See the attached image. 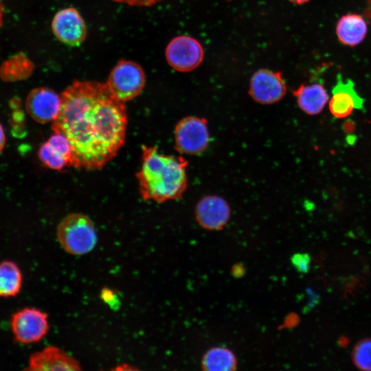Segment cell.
I'll return each mask as SVG.
<instances>
[{"mask_svg":"<svg viewBox=\"0 0 371 371\" xmlns=\"http://www.w3.org/2000/svg\"><path fill=\"white\" fill-rule=\"evenodd\" d=\"M61 107L52 122L54 133L66 136L72 148V167L98 170L124 144L128 117L124 102L107 85L74 80L60 94Z\"/></svg>","mask_w":371,"mask_h":371,"instance_id":"1","label":"cell"},{"mask_svg":"<svg viewBox=\"0 0 371 371\" xmlns=\"http://www.w3.org/2000/svg\"><path fill=\"white\" fill-rule=\"evenodd\" d=\"M187 161L159 153L157 147L142 146V165L135 173L145 201L163 203L181 196L187 186Z\"/></svg>","mask_w":371,"mask_h":371,"instance_id":"2","label":"cell"},{"mask_svg":"<svg viewBox=\"0 0 371 371\" xmlns=\"http://www.w3.org/2000/svg\"><path fill=\"white\" fill-rule=\"evenodd\" d=\"M57 238L67 253L88 254L97 243V233L92 220L86 214L74 212L65 216L57 227Z\"/></svg>","mask_w":371,"mask_h":371,"instance_id":"3","label":"cell"},{"mask_svg":"<svg viewBox=\"0 0 371 371\" xmlns=\"http://www.w3.org/2000/svg\"><path fill=\"white\" fill-rule=\"evenodd\" d=\"M145 83L143 68L137 63L126 59L117 62L106 82L113 95L124 103L137 97L142 92Z\"/></svg>","mask_w":371,"mask_h":371,"instance_id":"4","label":"cell"},{"mask_svg":"<svg viewBox=\"0 0 371 371\" xmlns=\"http://www.w3.org/2000/svg\"><path fill=\"white\" fill-rule=\"evenodd\" d=\"M15 341L30 344L41 341L49 330L48 316L43 311L26 307L14 313L10 320Z\"/></svg>","mask_w":371,"mask_h":371,"instance_id":"5","label":"cell"},{"mask_svg":"<svg viewBox=\"0 0 371 371\" xmlns=\"http://www.w3.org/2000/svg\"><path fill=\"white\" fill-rule=\"evenodd\" d=\"M165 56L172 68L180 72H188L201 63L204 52L196 39L181 35L175 36L168 43Z\"/></svg>","mask_w":371,"mask_h":371,"instance_id":"6","label":"cell"},{"mask_svg":"<svg viewBox=\"0 0 371 371\" xmlns=\"http://www.w3.org/2000/svg\"><path fill=\"white\" fill-rule=\"evenodd\" d=\"M209 141V131L204 119L192 116L185 117L175 127V147L182 153H200L206 148Z\"/></svg>","mask_w":371,"mask_h":371,"instance_id":"7","label":"cell"},{"mask_svg":"<svg viewBox=\"0 0 371 371\" xmlns=\"http://www.w3.org/2000/svg\"><path fill=\"white\" fill-rule=\"evenodd\" d=\"M52 30L56 38L70 46H79L87 36L85 22L74 8L59 10L52 21Z\"/></svg>","mask_w":371,"mask_h":371,"instance_id":"8","label":"cell"},{"mask_svg":"<svg viewBox=\"0 0 371 371\" xmlns=\"http://www.w3.org/2000/svg\"><path fill=\"white\" fill-rule=\"evenodd\" d=\"M286 87L279 71L261 69L251 78L249 94L256 101L269 104L280 101L285 95Z\"/></svg>","mask_w":371,"mask_h":371,"instance_id":"9","label":"cell"},{"mask_svg":"<svg viewBox=\"0 0 371 371\" xmlns=\"http://www.w3.org/2000/svg\"><path fill=\"white\" fill-rule=\"evenodd\" d=\"M61 96L54 90L41 87L32 89L25 100L28 115L36 122H52L58 115L61 107Z\"/></svg>","mask_w":371,"mask_h":371,"instance_id":"10","label":"cell"},{"mask_svg":"<svg viewBox=\"0 0 371 371\" xmlns=\"http://www.w3.org/2000/svg\"><path fill=\"white\" fill-rule=\"evenodd\" d=\"M30 370H80L78 361L56 346H47L32 354L28 361Z\"/></svg>","mask_w":371,"mask_h":371,"instance_id":"11","label":"cell"},{"mask_svg":"<svg viewBox=\"0 0 371 371\" xmlns=\"http://www.w3.org/2000/svg\"><path fill=\"white\" fill-rule=\"evenodd\" d=\"M230 209L223 199L207 196L196 207V216L200 225L207 229L217 230L225 226L229 218Z\"/></svg>","mask_w":371,"mask_h":371,"instance_id":"12","label":"cell"},{"mask_svg":"<svg viewBox=\"0 0 371 371\" xmlns=\"http://www.w3.org/2000/svg\"><path fill=\"white\" fill-rule=\"evenodd\" d=\"M332 93L329 109L336 117L344 118L349 116L354 109H363V99L357 94L354 83L350 80L343 82L339 75Z\"/></svg>","mask_w":371,"mask_h":371,"instance_id":"13","label":"cell"},{"mask_svg":"<svg viewBox=\"0 0 371 371\" xmlns=\"http://www.w3.org/2000/svg\"><path fill=\"white\" fill-rule=\"evenodd\" d=\"M299 107L309 115L319 113L328 100V94L322 84H302L293 91Z\"/></svg>","mask_w":371,"mask_h":371,"instance_id":"14","label":"cell"},{"mask_svg":"<svg viewBox=\"0 0 371 371\" xmlns=\"http://www.w3.org/2000/svg\"><path fill=\"white\" fill-rule=\"evenodd\" d=\"M368 32L364 19L359 14H348L342 16L336 26V34L342 44L355 47L361 43Z\"/></svg>","mask_w":371,"mask_h":371,"instance_id":"15","label":"cell"},{"mask_svg":"<svg viewBox=\"0 0 371 371\" xmlns=\"http://www.w3.org/2000/svg\"><path fill=\"white\" fill-rule=\"evenodd\" d=\"M23 276L19 266L13 261L0 262V297H14L20 292Z\"/></svg>","mask_w":371,"mask_h":371,"instance_id":"16","label":"cell"},{"mask_svg":"<svg viewBox=\"0 0 371 371\" xmlns=\"http://www.w3.org/2000/svg\"><path fill=\"white\" fill-rule=\"evenodd\" d=\"M201 363L203 369L209 371L233 370L237 365L234 353L229 349L221 346L208 350Z\"/></svg>","mask_w":371,"mask_h":371,"instance_id":"17","label":"cell"},{"mask_svg":"<svg viewBox=\"0 0 371 371\" xmlns=\"http://www.w3.org/2000/svg\"><path fill=\"white\" fill-rule=\"evenodd\" d=\"M38 157L43 165L54 170L61 171L70 167L69 161L47 141L40 146Z\"/></svg>","mask_w":371,"mask_h":371,"instance_id":"18","label":"cell"},{"mask_svg":"<svg viewBox=\"0 0 371 371\" xmlns=\"http://www.w3.org/2000/svg\"><path fill=\"white\" fill-rule=\"evenodd\" d=\"M352 359L359 369L371 371V338L363 339L355 345Z\"/></svg>","mask_w":371,"mask_h":371,"instance_id":"19","label":"cell"},{"mask_svg":"<svg viewBox=\"0 0 371 371\" xmlns=\"http://www.w3.org/2000/svg\"><path fill=\"white\" fill-rule=\"evenodd\" d=\"M47 141L69 161L72 167V148L68 138L61 133H54Z\"/></svg>","mask_w":371,"mask_h":371,"instance_id":"20","label":"cell"},{"mask_svg":"<svg viewBox=\"0 0 371 371\" xmlns=\"http://www.w3.org/2000/svg\"><path fill=\"white\" fill-rule=\"evenodd\" d=\"M311 256L306 253H297L291 258V262L295 268L301 273H306L311 267Z\"/></svg>","mask_w":371,"mask_h":371,"instance_id":"21","label":"cell"},{"mask_svg":"<svg viewBox=\"0 0 371 371\" xmlns=\"http://www.w3.org/2000/svg\"><path fill=\"white\" fill-rule=\"evenodd\" d=\"M131 6H151L164 0H111Z\"/></svg>","mask_w":371,"mask_h":371,"instance_id":"22","label":"cell"},{"mask_svg":"<svg viewBox=\"0 0 371 371\" xmlns=\"http://www.w3.org/2000/svg\"><path fill=\"white\" fill-rule=\"evenodd\" d=\"M5 144V135L4 129L0 123V153L3 150Z\"/></svg>","mask_w":371,"mask_h":371,"instance_id":"23","label":"cell"},{"mask_svg":"<svg viewBox=\"0 0 371 371\" xmlns=\"http://www.w3.org/2000/svg\"><path fill=\"white\" fill-rule=\"evenodd\" d=\"M289 1L295 4L300 5V4L306 3L310 0H289Z\"/></svg>","mask_w":371,"mask_h":371,"instance_id":"24","label":"cell"},{"mask_svg":"<svg viewBox=\"0 0 371 371\" xmlns=\"http://www.w3.org/2000/svg\"><path fill=\"white\" fill-rule=\"evenodd\" d=\"M1 0H0V2H1Z\"/></svg>","mask_w":371,"mask_h":371,"instance_id":"25","label":"cell"}]
</instances>
